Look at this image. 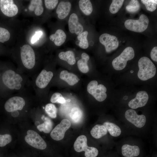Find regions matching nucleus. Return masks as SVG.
I'll use <instances>...</instances> for the list:
<instances>
[{"label":"nucleus","mask_w":157,"mask_h":157,"mask_svg":"<svg viewBox=\"0 0 157 157\" xmlns=\"http://www.w3.org/2000/svg\"><path fill=\"white\" fill-rule=\"evenodd\" d=\"M30 78L10 66L0 65V99H6L14 94L31 91Z\"/></svg>","instance_id":"obj_1"},{"label":"nucleus","mask_w":157,"mask_h":157,"mask_svg":"<svg viewBox=\"0 0 157 157\" xmlns=\"http://www.w3.org/2000/svg\"><path fill=\"white\" fill-rule=\"evenodd\" d=\"M20 58L21 65L17 69L31 78L38 72L34 50L29 45H24L20 47Z\"/></svg>","instance_id":"obj_2"},{"label":"nucleus","mask_w":157,"mask_h":157,"mask_svg":"<svg viewBox=\"0 0 157 157\" xmlns=\"http://www.w3.org/2000/svg\"><path fill=\"white\" fill-rule=\"evenodd\" d=\"M54 76L51 70L43 69L32 78L31 85L36 98H41L44 91L51 82Z\"/></svg>","instance_id":"obj_3"},{"label":"nucleus","mask_w":157,"mask_h":157,"mask_svg":"<svg viewBox=\"0 0 157 157\" xmlns=\"http://www.w3.org/2000/svg\"><path fill=\"white\" fill-rule=\"evenodd\" d=\"M138 66L139 70L138 76L141 80L146 81L155 75L156 72V67L148 57H141L139 60Z\"/></svg>","instance_id":"obj_4"},{"label":"nucleus","mask_w":157,"mask_h":157,"mask_svg":"<svg viewBox=\"0 0 157 157\" xmlns=\"http://www.w3.org/2000/svg\"><path fill=\"white\" fill-rule=\"evenodd\" d=\"M74 147L76 152L84 151L85 157H96L98 155V151L96 148L88 146L87 138L84 135H80L77 138Z\"/></svg>","instance_id":"obj_5"},{"label":"nucleus","mask_w":157,"mask_h":157,"mask_svg":"<svg viewBox=\"0 0 157 157\" xmlns=\"http://www.w3.org/2000/svg\"><path fill=\"white\" fill-rule=\"evenodd\" d=\"M135 56L134 51L131 47L126 48L121 54L112 61L113 68L117 70L124 69L126 65L127 61L133 59Z\"/></svg>","instance_id":"obj_6"},{"label":"nucleus","mask_w":157,"mask_h":157,"mask_svg":"<svg viewBox=\"0 0 157 157\" xmlns=\"http://www.w3.org/2000/svg\"><path fill=\"white\" fill-rule=\"evenodd\" d=\"M149 22L147 17L144 14H142L138 20L128 19L126 20L124 22V25L129 30L140 33L147 29Z\"/></svg>","instance_id":"obj_7"},{"label":"nucleus","mask_w":157,"mask_h":157,"mask_svg":"<svg viewBox=\"0 0 157 157\" xmlns=\"http://www.w3.org/2000/svg\"><path fill=\"white\" fill-rule=\"evenodd\" d=\"M87 90L88 92L92 95L97 101L102 102L107 97L106 93L107 89L104 85L98 83L96 80L91 81L88 85Z\"/></svg>","instance_id":"obj_8"},{"label":"nucleus","mask_w":157,"mask_h":157,"mask_svg":"<svg viewBox=\"0 0 157 157\" xmlns=\"http://www.w3.org/2000/svg\"><path fill=\"white\" fill-rule=\"evenodd\" d=\"M27 135L25 137L26 142L35 148L43 150L47 147V144L42 137L36 132L29 130L27 132Z\"/></svg>","instance_id":"obj_9"},{"label":"nucleus","mask_w":157,"mask_h":157,"mask_svg":"<svg viewBox=\"0 0 157 157\" xmlns=\"http://www.w3.org/2000/svg\"><path fill=\"white\" fill-rule=\"evenodd\" d=\"M100 42L105 47L107 53H110L116 49L119 46V42L115 36L105 33L99 37Z\"/></svg>","instance_id":"obj_10"},{"label":"nucleus","mask_w":157,"mask_h":157,"mask_svg":"<svg viewBox=\"0 0 157 157\" xmlns=\"http://www.w3.org/2000/svg\"><path fill=\"white\" fill-rule=\"evenodd\" d=\"M71 125L70 121L68 119H63L51 131L50 135L53 140H60L63 139L66 131Z\"/></svg>","instance_id":"obj_11"},{"label":"nucleus","mask_w":157,"mask_h":157,"mask_svg":"<svg viewBox=\"0 0 157 157\" xmlns=\"http://www.w3.org/2000/svg\"><path fill=\"white\" fill-rule=\"evenodd\" d=\"M125 116L129 122L137 127L142 128L146 123V117L145 116L143 115H138L136 111L132 109L126 110L125 113Z\"/></svg>","instance_id":"obj_12"},{"label":"nucleus","mask_w":157,"mask_h":157,"mask_svg":"<svg viewBox=\"0 0 157 157\" xmlns=\"http://www.w3.org/2000/svg\"><path fill=\"white\" fill-rule=\"evenodd\" d=\"M0 8L2 13L9 17L15 16L18 12V7L12 0H0Z\"/></svg>","instance_id":"obj_13"},{"label":"nucleus","mask_w":157,"mask_h":157,"mask_svg":"<svg viewBox=\"0 0 157 157\" xmlns=\"http://www.w3.org/2000/svg\"><path fill=\"white\" fill-rule=\"evenodd\" d=\"M149 99L147 92L144 91L138 92L135 98L131 100L129 102V106L133 109H137L145 106Z\"/></svg>","instance_id":"obj_14"},{"label":"nucleus","mask_w":157,"mask_h":157,"mask_svg":"<svg viewBox=\"0 0 157 157\" xmlns=\"http://www.w3.org/2000/svg\"><path fill=\"white\" fill-rule=\"evenodd\" d=\"M68 24L69 30L71 33H75L78 35L83 32V27L79 22L78 17L76 14L73 13L70 15Z\"/></svg>","instance_id":"obj_15"},{"label":"nucleus","mask_w":157,"mask_h":157,"mask_svg":"<svg viewBox=\"0 0 157 157\" xmlns=\"http://www.w3.org/2000/svg\"><path fill=\"white\" fill-rule=\"evenodd\" d=\"M71 7V4L69 1L60 2L56 10V13L58 18L61 19L66 17L70 12Z\"/></svg>","instance_id":"obj_16"},{"label":"nucleus","mask_w":157,"mask_h":157,"mask_svg":"<svg viewBox=\"0 0 157 157\" xmlns=\"http://www.w3.org/2000/svg\"><path fill=\"white\" fill-rule=\"evenodd\" d=\"M139 147L136 145L125 144L122 147V153L125 157H134L138 156L140 154Z\"/></svg>","instance_id":"obj_17"},{"label":"nucleus","mask_w":157,"mask_h":157,"mask_svg":"<svg viewBox=\"0 0 157 157\" xmlns=\"http://www.w3.org/2000/svg\"><path fill=\"white\" fill-rule=\"evenodd\" d=\"M60 78L66 81L70 86H73L77 83L79 79L74 74L69 72L67 70L61 71L60 74Z\"/></svg>","instance_id":"obj_18"},{"label":"nucleus","mask_w":157,"mask_h":157,"mask_svg":"<svg viewBox=\"0 0 157 157\" xmlns=\"http://www.w3.org/2000/svg\"><path fill=\"white\" fill-rule=\"evenodd\" d=\"M66 38V34L61 29L57 30L55 33L51 35L49 37L50 40L58 46L62 45L65 42Z\"/></svg>","instance_id":"obj_19"},{"label":"nucleus","mask_w":157,"mask_h":157,"mask_svg":"<svg viewBox=\"0 0 157 157\" xmlns=\"http://www.w3.org/2000/svg\"><path fill=\"white\" fill-rule=\"evenodd\" d=\"M107 130L103 125L97 124L94 126L90 131L92 136L96 139H99L106 135Z\"/></svg>","instance_id":"obj_20"},{"label":"nucleus","mask_w":157,"mask_h":157,"mask_svg":"<svg viewBox=\"0 0 157 157\" xmlns=\"http://www.w3.org/2000/svg\"><path fill=\"white\" fill-rule=\"evenodd\" d=\"M81 59L78 60L77 64L79 70L83 73H86L89 71L88 62L90 58L89 56L85 53L81 55Z\"/></svg>","instance_id":"obj_21"},{"label":"nucleus","mask_w":157,"mask_h":157,"mask_svg":"<svg viewBox=\"0 0 157 157\" xmlns=\"http://www.w3.org/2000/svg\"><path fill=\"white\" fill-rule=\"evenodd\" d=\"M29 10L31 11H34L36 15H41L44 11L42 6V1L41 0H32L28 7Z\"/></svg>","instance_id":"obj_22"},{"label":"nucleus","mask_w":157,"mask_h":157,"mask_svg":"<svg viewBox=\"0 0 157 157\" xmlns=\"http://www.w3.org/2000/svg\"><path fill=\"white\" fill-rule=\"evenodd\" d=\"M41 119L44 120L43 123L37 126L38 129L40 131H43L45 133H49L51 130L53 123L51 120L49 118L43 115Z\"/></svg>","instance_id":"obj_23"},{"label":"nucleus","mask_w":157,"mask_h":157,"mask_svg":"<svg viewBox=\"0 0 157 157\" xmlns=\"http://www.w3.org/2000/svg\"><path fill=\"white\" fill-rule=\"evenodd\" d=\"M106 128L110 134L113 137L119 136L121 134L120 128L115 124L109 122H105L103 125Z\"/></svg>","instance_id":"obj_24"},{"label":"nucleus","mask_w":157,"mask_h":157,"mask_svg":"<svg viewBox=\"0 0 157 157\" xmlns=\"http://www.w3.org/2000/svg\"><path fill=\"white\" fill-rule=\"evenodd\" d=\"M58 57L60 59L67 62L70 65H73L76 63L74 54L72 51L61 52L59 53Z\"/></svg>","instance_id":"obj_25"},{"label":"nucleus","mask_w":157,"mask_h":157,"mask_svg":"<svg viewBox=\"0 0 157 157\" xmlns=\"http://www.w3.org/2000/svg\"><path fill=\"white\" fill-rule=\"evenodd\" d=\"M79 8L85 15L91 14L93 10L92 4L89 0H80L78 3Z\"/></svg>","instance_id":"obj_26"},{"label":"nucleus","mask_w":157,"mask_h":157,"mask_svg":"<svg viewBox=\"0 0 157 157\" xmlns=\"http://www.w3.org/2000/svg\"><path fill=\"white\" fill-rule=\"evenodd\" d=\"M83 115L82 110L80 108L77 107L73 108L69 114L71 119L75 123L79 122L82 118Z\"/></svg>","instance_id":"obj_27"},{"label":"nucleus","mask_w":157,"mask_h":157,"mask_svg":"<svg viewBox=\"0 0 157 157\" xmlns=\"http://www.w3.org/2000/svg\"><path fill=\"white\" fill-rule=\"evenodd\" d=\"M88 32L87 31L83 32L77 37L78 39L80 41L79 46L82 49H85L89 47V43L87 39Z\"/></svg>","instance_id":"obj_28"},{"label":"nucleus","mask_w":157,"mask_h":157,"mask_svg":"<svg viewBox=\"0 0 157 157\" xmlns=\"http://www.w3.org/2000/svg\"><path fill=\"white\" fill-rule=\"evenodd\" d=\"M140 7V4L138 1L132 0L126 6V9L129 12L134 13L138 12L139 10Z\"/></svg>","instance_id":"obj_29"},{"label":"nucleus","mask_w":157,"mask_h":157,"mask_svg":"<svg viewBox=\"0 0 157 157\" xmlns=\"http://www.w3.org/2000/svg\"><path fill=\"white\" fill-rule=\"evenodd\" d=\"M124 0H113L109 7L110 12L112 14L117 13L123 5Z\"/></svg>","instance_id":"obj_30"},{"label":"nucleus","mask_w":157,"mask_h":157,"mask_svg":"<svg viewBox=\"0 0 157 157\" xmlns=\"http://www.w3.org/2000/svg\"><path fill=\"white\" fill-rule=\"evenodd\" d=\"M44 108L46 113L49 117L53 118L56 117L57 109L54 104H48L45 106Z\"/></svg>","instance_id":"obj_31"},{"label":"nucleus","mask_w":157,"mask_h":157,"mask_svg":"<svg viewBox=\"0 0 157 157\" xmlns=\"http://www.w3.org/2000/svg\"><path fill=\"white\" fill-rule=\"evenodd\" d=\"M141 1L145 5L146 9L149 11H154L157 8L156 0H142Z\"/></svg>","instance_id":"obj_32"},{"label":"nucleus","mask_w":157,"mask_h":157,"mask_svg":"<svg viewBox=\"0 0 157 157\" xmlns=\"http://www.w3.org/2000/svg\"><path fill=\"white\" fill-rule=\"evenodd\" d=\"M12 140L11 135L8 134H0V147H3L11 142Z\"/></svg>","instance_id":"obj_33"},{"label":"nucleus","mask_w":157,"mask_h":157,"mask_svg":"<svg viewBox=\"0 0 157 157\" xmlns=\"http://www.w3.org/2000/svg\"><path fill=\"white\" fill-rule=\"evenodd\" d=\"M50 101L52 103H58L63 104L65 102V100L62 95L58 92L53 93L50 98Z\"/></svg>","instance_id":"obj_34"},{"label":"nucleus","mask_w":157,"mask_h":157,"mask_svg":"<svg viewBox=\"0 0 157 157\" xmlns=\"http://www.w3.org/2000/svg\"><path fill=\"white\" fill-rule=\"evenodd\" d=\"M10 37L9 31L5 28L0 27V42L4 43L8 41Z\"/></svg>","instance_id":"obj_35"},{"label":"nucleus","mask_w":157,"mask_h":157,"mask_svg":"<svg viewBox=\"0 0 157 157\" xmlns=\"http://www.w3.org/2000/svg\"><path fill=\"white\" fill-rule=\"evenodd\" d=\"M44 1L46 7L49 10L54 9L58 2L57 0H45Z\"/></svg>","instance_id":"obj_36"},{"label":"nucleus","mask_w":157,"mask_h":157,"mask_svg":"<svg viewBox=\"0 0 157 157\" xmlns=\"http://www.w3.org/2000/svg\"><path fill=\"white\" fill-rule=\"evenodd\" d=\"M42 34V31H36L35 34L33 36L31 39V42L33 44L38 40Z\"/></svg>","instance_id":"obj_37"},{"label":"nucleus","mask_w":157,"mask_h":157,"mask_svg":"<svg viewBox=\"0 0 157 157\" xmlns=\"http://www.w3.org/2000/svg\"><path fill=\"white\" fill-rule=\"evenodd\" d=\"M157 47H154L151 50L150 53L151 57L154 61H157Z\"/></svg>","instance_id":"obj_38"},{"label":"nucleus","mask_w":157,"mask_h":157,"mask_svg":"<svg viewBox=\"0 0 157 157\" xmlns=\"http://www.w3.org/2000/svg\"><path fill=\"white\" fill-rule=\"evenodd\" d=\"M10 113L11 116L14 117H18L20 115L19 113L17 111H13Z\"/></svg>","instance_id":"obj_39"},{"label":"nucleus","mask_w":157,"mask_h":157,"mask_svg":"<svg viewBox=\"0 0 157 157\" xmlns=\"http://www.w3.org/2000/svg\"><path fill=\"white\" fill-rule=\"evenodd\" d=\"M35 124L36 126H38L40 124V122L38 121H36L35 123Z\"/></svg>","instance_id":"obj_40"},{"label":"nucleus","mask_w":157,"mask_h":157,"mask_svg":"<svg viewBox=\"0 0 157 157\" xmlns=\"http://www.w3.org/2000/svg\"><path fill=\"white\" fill-rule=\"evenodd\" d=\"M133 70H131V73H132L133 72Z\"/></svg>","instance_id":"obj_41"},{"label":"nucleus","mask_w":157,"mask_h":157,"mask_svg":"<svg viewBox=\"0 0 157 157\" xmlns=\"http://www.w3.org/2000/svg\"></svg>","instance_id":"obj_42"}]
</instances>
